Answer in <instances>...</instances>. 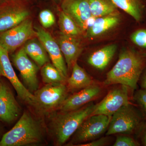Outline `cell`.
Here are the masks:
<instances>
[{"label":"cell","instance_id":"cell-12","mask_svg":"<svg viewBox=\"0 0 146 146\" xmlns=\"http://www.w3.org/2000/svg\"><path fill=\"white\" fill-rule=\"evenodd\" d=\"M20 105L7 83L0 80V121L11 123L21 115Z\"/></svg>","mask_w":146,"mask_h":146},{"label":"cell","instance_id":"cell-22","mask_svg":"<svg viewBox=\"0 0 146 146\" xmlns=\"http://www.w3.org/2000/svg\"><path fill=\"white\" fill-rule=\"evenodd\" d=\"M91 15L96 18L117 13L112 0H88Z\"/></svg>","mask_w":146,"mask_h":146},{"label":"cell","instance_id":"cell-19","mask_svg":"<svg viewBox=\"0 0 146 146\" xmlns=\"http://www.w3.org/2000/svg\"><path fill=\"white\" fill-rule=\"evenodd\" d=\"M23 48L26 53L39 68L49 62L48 53L38 38L29 39L25 43Z\"/></svg>","mask_w":146,"mask_h":146},{"label":"cell","instance_id":"cell-29","mask_svg":"<svg viewBox=\"0 0 146 146\" xmlns=\"http://www.w3.org/2000/svg\"><path fill=\"white\" fill-rule=\"evenodd\" d=\"M109 142L107 137L102 138L95 141L86 143H85L78 144V146H104L106 145Z\"/></svg>","mask_w":146,"mask_h":146},{"label":"cell","instance_id":"cell-27","mask_svg":"<svg viewBox=\"0 0 146 146\" xmlns=\"http://www.w3.org/2000/svg\"><path fill=\"white\" fill-rule=\"evenodd\" d=\"M140 144L133 138L129 136H119L115 141L114 146H138Z\"/></svg>","mask_w":146,"mask_h":146},{"label":"cell","instance_id":"cell-33","mask_svg":"<svg viewBox=\"0 0 146 146\" xmlns=\"http://www.w3.org/2000/svg\"><path fill=\"white\" fill-rule=\"evenodd\" d=\"M52 1L56 3H61L63 0H52Z\"/></svg>","mask_w":146,"mask_h":146},{"label":"cell","instance_id":"cell-10","mask_svg":"<svg viewBox=\"0 0 146 146\" xmlns=\"http://www.w3.org/2000/svg\"><path fill=\"white\" fill-rule=\"evenodd\" d=\"M129 88L121 85L111 90L100 102L96 104L91 115H104L112 117L121 108L129 103Z\"/></svg>","mask_w":146,"mask_h":146},{"label":"cell","instance_id":"cell-2","mask_svg":"<svg viewBox=\"0 0 146 146\" xmlns=\"http://www.w3.org/2000/svg\"><path fill=\"white\" fill-rule=\"evenodd\" d=\"M44 138L41 123L26 111L14 127L4 134L0 141V146L35 145L42 143Z\"/></svg>","mask_w":146,"mask_h":146},{"label":"cell","instance_id":"cell-23","mask_svg":"<svg viewBox=\"0 0 146 146\" xmlns=\"http://www.w3.org/2000/svg\"><path fill=\"white\" fill-rule=\"evenodd\" d=\"M58 24L60 33L62 34L78 36L83 32L75 22L62 11L59 14Z\"/></svg>","mask_w":146,"mask_h":146},{"label":"cell","instance_id":"cell-11","mask_svg":"<svg viewBox=\"0 0 146 146\" xmlns=\"http://www.w3.org/2000/svg\"><path fill=\"white\" fill-rule=\"evenodd\" d=\"M36 36L45 47L54 65L64 78L68 77V69L60 47L50 33L40 27L36 28Z\"/></svg>","mask_w":146,"mask_h":146},{"label":"cell","instance_id":"cell-17","mask_svg":"<svg viewBox=\"0 0 146 146\" xmlns=\"http://www.w3.org/2000/svg\"><path fill=\"white\" fill-rule=\"evenodd\" d=\"M117 13L97 18L90 29L86 31V37L94 38L101 36L114 28L119 23Z\"/></svg>","mask_w":146,"mask_h":146},{"label":"cell","instance_id":"cell-15","mask_svg":"<svg viewBox=\"0 0 146 146\" xmlns=\"http://www.w3.org/2000/svg\"><path fill=\"white\" fill-rule=\"evenodd\" d=\"M64 57L68 70L72 68L83 50L81 41L76 36L60 33L56 40Z\"/></svg>","mask_w":146,"mask_h":146},{"label":"cell","instance_id":"cell-25","mask_svg":"<svg viewBox=\"0 0 146 146\" xmlns=\"http://www.w3.org/2000/svg\"><path fill=\"white\" fill-rule=\"evenodd\" d=\"M138 23L139 26L133 30L129 35L132 44L131 47L146 54V25H142L141 22Z\"/></svg>","mask_w":146,"mask_h":146},{"label":"cell","instance_id":"cell-6","mask_svg":"<svg viewBox=\"0 0 146 146\" xmlns=\"http://www.w3.org/2000/svg\"><path fill=\"white\" fill-rule=\"evenodd\" d=\"M111 116L91 115L84 121L75 132L74 143H82L98 138L107 129Z\"/></svg>","mask_w":146,"mask_h":146},{"label":"cell","instance_id":"cell-28","mask_svg":"<svg viewBox=\"0 0 146 146\" xmlns=\"http://www.w3.org/2000/svg\"><path fill=\"white\" fill-rule=\"evenodd\" d=\"M133 98L146 116V89H142L136 91Z\"/></svg>","mask_w":146,"mask_h":146},{"label":"cell","instance_id":"cell-13","mask_svg":"<svg viewBox=\"0 0 146 146\" xmlns=\"http://www.w3.org/2000/svg\"><path fill=\"white\" fill-rule=\"evenodd\" d=\"M62 11L75 22L82 31L87 20L92 15L88 0H63L60 5Z\"/></svg>","mask_w":146,"mask_h":146},{"label":"cell","instance_id":"cell-24","mask_svg":"<svg viewBox=\"0 0 146 146\" xmlns=\"http://www.w3.org/2000/svg\"><path fill=\"white\" fill-rule=\"evenodd\" d=\"M42 81L46 84L64 83L65 79L53 64L46 63L41 70Z\"/></svg>","mask_w":146,"mask_h":146},{"label":"cell","instance_id":"cell-18","mask_svg":"<svg viewBox=\"0 0 146 146\" xmlns=\"http://www.w3.org/2000/svg\"><path fill=\"white\" fill-rule=\"evenodd\" d=\"M117 8L123 11L136 23L144 20L146 0H112Z\"/></svg>","mask_w":146,"mask_h":146},{"label":"cell","instance_id":"cell-31","mask_svg":"<svg viewBox=\"0 0 146 146\" xmlns=\"http://www.w3.org/2000/svg\"><path fill=\"white\" fill-rule=\"evenodd\" d=\"M140 79H141V86L142 89H146V67L141 74Z\"/></svg>","mask_w":146,"mask_h":146},{"label":"cell","instance_id":"cell-34","mask_svg":"<svg viewBox=\"0 0 146 146\" xmlns=\"http://www.w3.org/2000/svg\"><path fill=\"white\" fill-rule=\"evenodd\" d=\"M2 131H3L2 126L1 124V123H0V136H1V134L2 133Z\"/></svg>","mask_w":146,"mask_h":146},{"label":"cell","instance_id":"cell-7","mask_svg":"<svg viewBox=\"0 0 146 146\" xmlns=\"http://www.w3.org/2000/svg\"><path fill=\"white\" fill-rule=\"evenodd\" d=\"M68 89L64 83L46 84L34 93L36 106L44 111L59 108L67 98Z\"/></svg>","mask_w":146,"mask_h":146},{"label":"cell","instance_id":"cell-32","mask_svg":"<svg viewBox=\"0 0 146 146\" xmlns=\"http://www.w3.org/2000/svg\"><path fill=\"white\" fill-rule=\"evenodd\" d=\"M1 76H3V72L2 68L1 65V63H0V78H1Z\"/></svg>","mask_w":146,"mask_h":146},{"label":"cell","instance_id":"cell-16","mask_svg":"<svg viewBox=\"0 0 146 146\" xmlns=\"http://www.w3.org/2000/svg\"><path fill=\"white\" fill-rule=\"evenodd\" d=\"M28 11L26 9L11 6L0 11V32H2L18 25L28 18Z\"/></svg>","mask_w":146,"mask_h":146},{"label":"cell","instance_id":"cell-26","mask_svg":"<svg viewBox=\"0 0 146 146\" xmlns=\"http://www.w3.org/2000/svg\"><path fill=\"white\" fill-rule=\"evenodd\" d=\"M39 19L42 26L45 28H48L52 26L56 21L54 15L49 9L42 11L39 14Z\"/></svg>","mask_w":146,"mask_h":146},{"label":"cell","instance_id":"cell-1","mask_svg":"<svg viewBox=\"0 0 146 146\" xmlns=\"http://www.w3.org/2000/svg\"><path fill=\"white\" fill-rule=\"evenodd\" d=\"M146 67V54L131 47L125 48L122 50L118 61L107 73L104 84H120L135 89Z\"/></svg>","mask_w":146,"mask_h":146},{"label":"cell","instance_id":"cell-14","mask_svg":"<svg viewBox=\"0 0 146 146\" xmlns=\"http://www.w3.org/2000/svg\"><path fill=\"white\" fill-rule=\"evenodd\" d=\"M101 89L93 84L66 98L59 107L60 112L71 111L82 107L99 96Z\"/></svg>","mask_w":146,"mask_h":146},{"label":"cell","instance_id":"cell-8","mask_svg":"<svg viewBox=\"0 0 146 146\" xmlns=\"http://www.w3.org/2000/svg\"><path fill=\"white\" fill-rule=\"evenodd\" d=\"M13 65L20 72L24 86L31 93L39 89L37 73L39 67L29 58L22 47L12 56Z\"/></svg>","mask_w":146,"mask_h":146},{"label":"cell","instance_id":"cell-20","mask_svg":"<svg viewBox=\"0 0 146 146\" xmlns=\"http://www.w3.org/2000/svg\"><path fill=\"white\" fill-rule=\"evenodd\" d=\"M71 76L68 79L67 88L71 91H79L94 84L86 71L76 62L73 65Z\"/></svg>","mask_w":146,"mask_h":146},{"label":"cell","instance_id":"cell-35","mask_svg":"<svg viewBox=\"0 0 146 146\" xmlns=\"http://www.w3.org/2000/svg\"><path fill=\"white\" fill-rule=\"evenodd\" d=\"M146 16V9L145 11V16H144V18H145V17Z\"/></svg>","mask_w":146,"mask_h":146},{"label":"cell","instance_id":"cell-9","mask_svg":"<svg viewBox=\"0 0 146 146\" xmlns=\"http://www.w3.org/2000/svg\"><path fill=\"white\" fill-rule=\"evenodd\" d=\"M9 54L8 52L0 45V63L2 68L3 76L9 80L20 99L32 106H36V101L35 96L19 80L11 63Z\"/></svg>","mask_w":146,"mask_h":146},{"label":"cell","instance_id":"cell-5","mask_svg":"<svg viewBox=\"0 0 146 146\" xmlns=\"http://www.w3.org/2000/svg\"><path fill=\"white\" fill-rule=\"evenodd\" d=\"M35 36L32 21L27 18L16 27L0 32V45L11 53Z\"/></svg>","mask_w":146,"mask_h":146},{"label":"cell","instance_id":"cell-30","mask_svg":"<svg viewBox=\"0 0 146 146\" xmlns=\"http://www.w3.org/2000/svg\"><path fill=\"white\" fill-rule=\"evenodd\" d=\"M141 143L144 146H146V123L142 126L140 131Z\"/></svg>","mask_w":146,"mask_h":146},{"label":"cell","instance_id":"cell-4","mask_svg":"<svg viewBox=\"0 0 146 146\" xmlns=\"http://www.w3.org/2000/svg\"><path fill=\"white\" fill-rule=\"evenodd\" d=\"M141 112L130 104L124 106L111 117L107 136L116 134H131L139 131L143 122Z\"/></svg>","mask_w":146,"mask_h":146},{"label":"cell","instance_id":"cell-3","mask_svg":"<svg viewBox=\"0 0 146 146\" xmlns=\"http://www.w3.org/2000/svg\"><path fill=\"white\" fill-rule=\"evenodd\" d=\"M96 104L91 102L88 105L71 111L60 112L54 118L52 129L55 143L57 145H63L86 118L91 116Z\"/></svg>","mask_w":146,"mask_h":146},{"label":"cell","instance_id":"cell-21","mask_svg":"<svg viewBox=\"0 0 146 146\" xmlns=\"http://www.w3.org/2000/svg\"><path fill=\"white\" fill-rule=\"evenodd\" d=\"M117 45H108L95 52L87 59L88 63L98 70H103L107 67L117 50Z\"/></svg>","mask_w":146,"mask_h":146}]
</instances>
